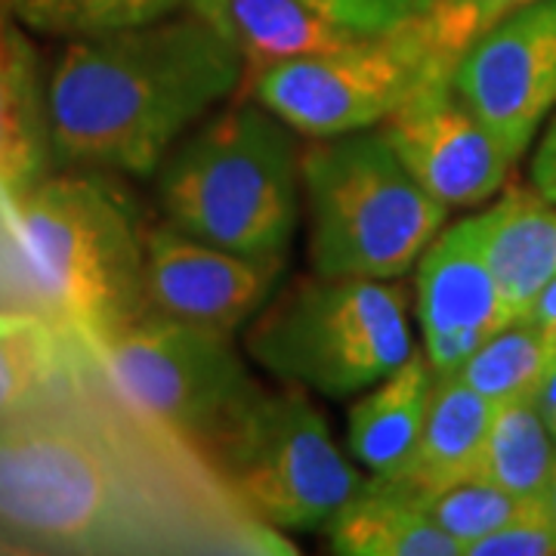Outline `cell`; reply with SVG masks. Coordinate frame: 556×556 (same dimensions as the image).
I'll return each mask as SVG.
<instances>
[{"label":"cell","instance_id":"6da1fadb","mask_svg":"<svg viewBox=\"0 0 556 556\" xmlns=\"http://www.w3.org/2000/svg\"><path fill=\"white\" fill-rule=\"evenodd\" d=\"M68 396L0 420V538L68 554H291L257 519L223 517L164 430L134 412L124 427L80 387Z\"/></svg>","mask_w":556,"mask_h":556},{"label":"cell","instance_id":"e0dca14e","mask_svg":"<svg viewBox=\"0 0 556 556\" xmlns=\"http://www.w3.org/2000/svg\"><path fill=\"white\" fill-rule=\"evenodd\" d=\"M433 380L430 358L415 350L350 408V452L375 479H396L408 464L430 408Z\"/></svg>","mask_w":556,"mask_h":556},{"label":"cell","instance_id":"1f68e13d","mask_svg":"<svg viewBox=\"0 0 556 556\" xmlns=\"http://www.w3.org/2000/svg\"><path fill=\"white\" fill-rule=\"evenodd\" d=\"M541 507H544V514L547 519L554 522L556 529V460H554V470H551V479H547V485H544V492H541Z\"/></svg>","mask_w":556,"mask_h":556},{"label":"cell","instance_id":"d6a6232c","mask_svg":"<svg viewBox=\"0 0 556 556\" xmlns=\"http://www.w3.org/2000/svg\"><path fill=\"white\" fill-rule=\"evenodd\" d=\"M0 7H3V0H0Z\"/></svg>","mask_w":556,"mask_h":556},{"label":"cell","instance_id":"4fadbf2b","mask_svg":"<svg viewBox=\"0 0 556 556\" xmlns=\"http://www.w3.org/2000/svg\"><path fill=\"white\" fill-rule=\"evenodd\" d=\"M417 316L437 375H457L485 340L510 325L482 248V217L455 223L420 254Z\"/></svg>","mask_w":556,"mask_h":556},{"label":"cell","instance_id":"484cf974","mask_svg":"<svg viewBox=\"0 0 556 556\" xmlns=\"http://www.w3.org/2000/svg\"><path fill=\"white\" fill-rule=\"evenodd\" d=\"M464 554L470 556H556V529L541 501H532L517 519L501 526Z\"/></svg>","mask_w":556,"mask_h":556},{"label":"cell","instance_id":"3957f363","mask_svg":"<svg viewBox=\"0 0 556 556\" xmlns=\"http://www.w3.org/2000/svg\"><path fill=\"white\" fill-rule=\"evenodd\" d=\"M0 217L35 298L84 346L146 316L134 223L121 201L84 177L0 192Z\"/></svg>","mask_w":556,"mask_h":556},{"label":"cell","instance_id":"7c38bea8","mask_svg":"<svg viewBox=\"0 0 556 556\" xmlns=\"http://www.w3.org/2000/svg\"><path fill=\"white\" fill-rule=\"evenodd\" d=\"M142 263L149 316L232 331L269 300L285 257H244L192 239L179 229H152Z\"/></svg>","mask_w":556,"mask_h":556},{"label":"cell","instance_id":"8992f818","mask_svg":"<svg viewBox=\"0 0 556 556\" xmlns=\"http://www.w3.org/2000/svg\"><path fill=\"white\" fill-rule=\"evenodd\" d=\"M248 350L276 378L343 399L371 390L415 353L402 285L303 278L260 316Z\"/></svg>","mask_w":556,"mask_h":556},{"label":"cell","instance_id":"cb8c5ba5","mask_svg":"<svg viewBox=\"0 0 556 556\" xmlns=\"http://www.w3.org/2000/svg\"><path fill=\"white\" fill-rule=\"evenodd\" d=\"M529 0H430L424 13L408 20L417 43L424 47L433 72L452 80L457 60L477 43L495 22Z\"/></svg>","mask_w":556,"mask_h":556},{"label":"cell","instance_id":"30bf717a","mask_svg":"<svg viewBox=\"0 0 556 556\" xmlns=\"http://www.w3.org/2000/svg\"><path fill=\"white\" fill-rule=\"evenodd\" d=\"M452 90L522 155L556 105V0H529L457 60Z\"/></svg>","mask_w":556,"mask_h":556},{"label":"cell","instance_id":"d6986e66","mask_svg":"<svg viewBox=\"0 0 556 556\" xmlns=\"http://www.w3.org/2000/svg\"><path fill=\"white\" fill-rule=\"evenodd\" d=\"M0 7V192H22L38 182L50 130L40 100L35 50Z\"/></svg>","mask_w":556,"mask_h":556},{"label":"cell","instance_id":"f1b7e54d","mask_svg":"<svg viewBox=\"0 0 556 556\" xmlns=\"http://www.w3.org/2000/svg\"><path fill=\"white\" fill-rule=\"evenodd\" d=\"M522 318H529L538 331L551 340V346H556V278L544 285V291L538 294L535 303L529 306V313Z\"/></svg>","mask_w":556,"mask_h":556},{"label":"cell","instance_id":"ac0fdd59","mask_svg":"<svg viewBox=\"0 0 556 556\" xmlns=\"http://www.w3.org/2000/svg\"><path fill=\"white\" fill-rule=\"evenodd\" d=\"M331 551L346 556H460L464 547L439 529L408 492L371 479L328 522Z\"/></svg>","mask_w":556,"mask_h":556},{"label":"cell","instance_id":"ba28073f","mask_svg":"<svg viewBox=\"0 0 556 556\" xmlns=\"http://www.w3.org/2000/svg\"><path fill=\"white\" fill-rule=\"evenodd\" d=\"M207 448L244 510L278 529H328L365 489L325 417L298 393L266 396L257 390Z\"/></svg>","mask_w":556,"mask_h":556},{"label":"cell","instance_id":"d4e9b609","mask_svg":"<svg viewBox=\"0 0 556 556\" xmlns=\"http://www.w3.org/2000/svg\"><path fill=\"white\" fill-rule=\"evenodd\" d=\"M415 501L427 510V517L433 519L439 529H445L467 551L470 544H477L479 538H485L489 532L507 526L510 519H517L538 497H517L504 492L495 482H489V479L473 477L457 482L452 489L433 492V495L415 497Z\"/></svg>","mask_w":556,"mask_h":556},{"label":"cell","instance_id":"f546056e","mask_svg":"<svg viewBox=\"0 0 556 556\" xmlns=\"http://www.w3.org/2000/svg\"><path fill=\"white\" fill-rule=\"evenodd\" d=\"M535 402H538V412H541V417H544V424H547V430H551V437L556 439V353L554 358H551V365H547V371H544L541 383H538Z\"/></svg>","mask_w":556,"mask_h":556},{"label":"cell","instance_id":"ffe728a7","mask_svg":"<svg viewBox=\"0 0 556 556\" xmlns=\"http://www.w3.org/2000/svg\"><path fill=\"white\" fill-rule=\"evenodd\" d=\"M84 343L78 346L65 331L38 321L20 334L0 338V420L38 408L56 399L84 371Z\"/></svg>","mask_w":556,"mask_h":556},{"label":"cell","instance_id":"277c9868","mask_svg":"<svg viewBox=\"0 0 556 556\" xmlns=\"http://www.w3.org/2000/svg\"><path fill=\"white\" fill-rule=\"evenodd\" d=\"M300 155L291 127L241 102L204 124L164 164L159 199L170 226L244 257H285L298 223Z\"/></svg>","mask_w":556,"mask_h":556},{"label":"cell","instance_id":"2e32d148","mask_svg":"<svg viewBox=\"0 0 556 556\" xmlns=\"http://www.w3.org/2000/svg\"><path fill=\"white\" fill-rule=\"evenodd\" d=\"M482 248L495 273L507 318L517 321L556 278V207L541 195L510 189L482 214Z\"/></svg>","mask_w":556,"mask_h":556},{"label":"cell","instance_id":"83f0119b","mask_svg":"<svg viewBox=\"0 0 556 556\" xmlns=\"http://www.w3.org/2000/svg\"><path fill=\"white\" fill-rule=\"evenodd\" d=\"M532 189H535L541 199L556 204V115L547 124L535 159H532Z\"/></svg>","mask_w":556,"mask_h":556},{"label":"cell","instance_id":"9c48e42d","mask_svg":"<svg viewBox=\"0 0 556 556\" xmlns=\"http://www.w3.org/2000/svg\"><path fill=\"white\" fill-rule=\"evenodd\" d=\"M433 72L415 31L358 38L298 60H285L251 78L254 100L309 139L346 137L383 124Z\"/></svg>","mask_w":556,"mask_h":556},{"label":"cell","instance_id":"5b68a950","mask_svg":"<svg viewBox=\"0 0 556 556\" xmlns=\"http://www.w3.org/2000/svg\"><path fill=\"white\" fill-rule=\"evenodd\" d=\"M300 177L316 276L402 278L448 211L412 177L383 130L316 139L300 155Z\"/></svg>","mask_w":556,"mask_h":556},{"label":"cell","instance_id":"4dcf8cb0","mask_svg":"<svg viewBox=\"0 0 556 556\" xmlns=\"http://www.w3.org/2000/svg\"><path fill=\"white\" fill-rule=\"evenodd\" d=\"M40 318L35 316H20V313H0V338L3 334H20V331H28L35 328Z\"/></svg>","mask_w":556,"mask_h":556},{"label":"cell","instance_id":"5bb4252c","mask_svg":"<svg viewBox=\"0 0 556 556\" xmlns=\"http://www.w3.org/2000/svg\"><path fill=\"white\" fill-rule=\"evenodd\" d=\"M492 415L495 402L479 396L470 383H464L457 375H437L415 452L396 479L380 482L420 497L473 479Z\"/></svg>","mask_w":556,"mask_h":556},{"label":"cell","instance_id":"7402d4cb","mask_svg":"<svg viewBox=\"0 0 556 556\" xmlns=\"http://www.w3.org/2000/svg\"><path fill=\"white\" fill-rule=\"evenodd\" d=\"M556 346L538 331L529 318H517L504 325L479 346L457 371V378L470 383L479 396L489 402H510V399L535 396L538 383L544 378Z\"/></svg>","mask_w":556,"mask_h":556},{"label":"cell","instance_id":"44dd1931","mask_svg":"<svg viewBox=\"0 0 556 556\" xmlns=\"http://www.w3.org/2000/svg\"><path fill=\"white\" fill-rule=\"evenodd\" d=\"M556 460V439L551 437L535 396L510 399L495 405L485 433L479 479H489L517 497H541Z\"/></svg>","mask_w":556,"mask_h":556},{"label":"cell","instance_id":"9a60e30c","mask_svg":"<svg viewBox=\"0 0 556 556\" xmlns=\"http://www.w3.org/2000/svg\"><path fill=\"white\" fill-rule=\"evenodd\" d=\"M244 60L254 78L263 68L343 47L362 35L328 20L306 0H189Z\"/></svg>","mask_w":556,"mask_h":556},{"label":"cell","instance_id":"4316f807","mask_svg":"<svg viewBox=\"0 0 556 556\" xmlns=\"http://www.w3.org/2000/svg\"><path fill=\"white\" fill-rule=\"evenodd\" d=\"M306 3H313L328 20H334L362 38H375L415 20L417 13L427 10L430 0H306Z\"/></svg>","mask_w":556,"mask_h":556},{"label":"cell","instance_id":"52a82bcc","mask_svg":"<svg viewBox=\"0 0 556 556\" xmlns=\"http://www.w3.org/2000/svg\"><path fill=\"white\" fill-rule=\"evenodd\" d=\"M84 350L127 412L186 442L207 445L257 393L226 328L146 313Z\"/></svg>","mask_w":556,"mask_h":556},{"label":"cell","instance_id":"603a6c76","mask_svg":"<svg viewBox=\"0 0 556 556\" xmlns=\"http://www.w3.org/2000/svg\"><path fill=\"white\" fill-rule=\"evenodd\" d=\"M3 7L47 35L100 38L164 20L177 13L182 0H3Z\"/></svg>","mask_w":556,"mask_h":556},{"label":"cell","instance_id":"8fae6325","mask_svg":"<svg viewBox=\"0 0 556 556\" xmlns=\"http://www.w3.org/2000/svg\"><path fill=\"white\" fill-rule=\"evenodd\" d=\"M380 130L412 177L445 207L492 199L517 161L504 139L460 102L452 80H424Z\"/></svg>","mask_w":556,"mask_h":556},{"label":"cell","instance_id":"7a4b0ae2","mask_svg":"<svg viewBox=\"0 0 556 556\" xmlns=\"http://www.w3.org/2000/svg\"><path fill=\"white\" fill-rule=\"evenodd\" d=\"M244 75L239 50L199 13L72 40L43 93L50 149L68 164L155 174Z\"/></svg>","mask_w":556,"mask_h":556}]
</instances>
